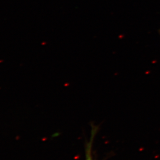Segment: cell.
Instances as JSON below:
<instances>
[{"instance_id": "6da1fadb", "label": "cell", "mask_w": 160, "mask_h": 160, "mask_svg": "<svg viewBox=\"0 0 160 160\" xmlns=\"http://www.w3.org/2000/svg\"><path fill=\"white\" fill-rule=\"evenodd\" d=\"M86 160H93L91 155V146H88V149L86 151Z\"/></svg>"}, {"instance_id": "7a4b0ae2", "label": "cell", "mask_w": 160, "mask_h": 160, "mask_svg": "<svg viewBox=\"0 0 160 160\" xmlns=\"http://www.w3.org/2000/svg\"></svg>"}]
</instances>
